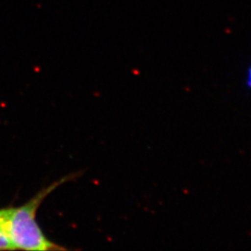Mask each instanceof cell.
<instances>
[{
	"instance_id": "obj_1",
	"label": "cell",
	"mask_w": 251,
	"mask_h": 251,
	"mask_svg": "<svg viewBox=\"0 0 251 251\" xmlns=\"http://www.w3.org/2000/svg\"><path fill=\"white\" fill-rule=\"evenodd\" d=\"M67 176L47 188L41 190L26 204L19 207H9L8 235L15 250L24 251H62L63 247L50 241L36 221V211L51 192L65 181L72 179Z\"/></svg>"
},
{
	"instance_id": "obj_2",
	"label": "cell",
	"mask_w": 251,
	"mask_h": 251,
	"mask_svg": "<svg viewBox=\"0 0 251 251\" xmlns=\"http://www.w3.org/2000/svg\"><path fill=\"white\" fill-rule=\"evenodd\" d=\"M9 208L0 209V250H15L8 236Z\"/></svg>"
},
{
	"instance_id": "obj_3",
	"label": "cell",
	"mask_w": 251,
	"mask_h": 251,
	"mask_svg": "<svg viewBox=\"0 0 251 251\" xmlns=\"http://www.w3.org/2000/svg\"><path fill=\"white\" fill-rule=\"evenodd\" d=\"M245 83H246V87L247 89L250 90L251 93V63L248 66V69L246 71L245 75Z\"/></svg>"
}]
</instances>
